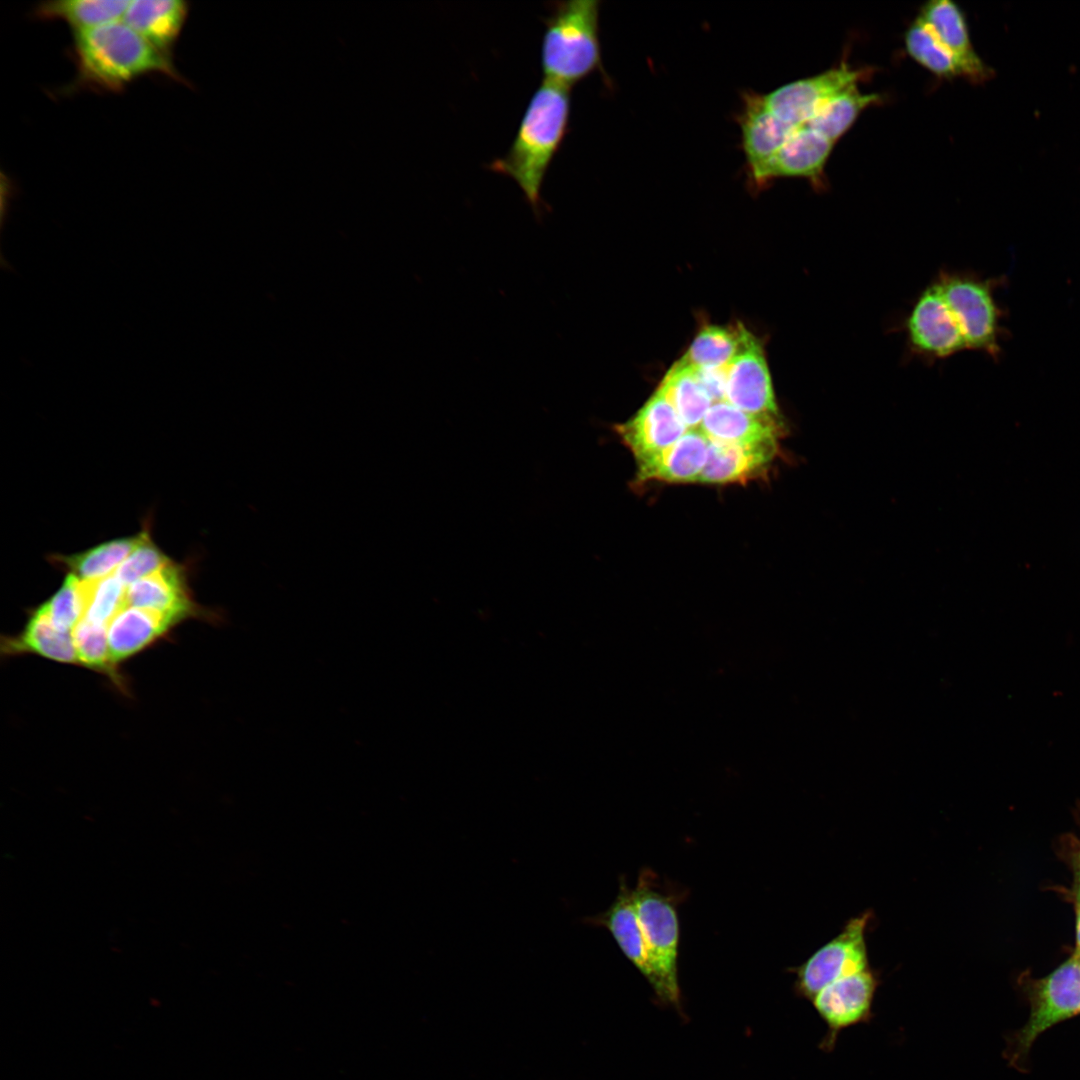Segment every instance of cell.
Segmentation results:
<instances>
[{"label": "cell", "mask_w": 1080, "mask_h": 1080, "mask_svg": "<svg viewBox=\"0 0 1080 1080\" xmlns=\"http://www.w3.org/2000/svg\"><path fill=\"white\" fill-rule=\"evenodd\" d=\"M678 894L665 888L646 869L631 889L620 879L615 900L605 911L583 918V923L607 929L624 955L652 986L657 998L680 1004L677 979L679 921Z\"/></svg>", "instance_id": "obj_1"}, {"label": "cell", "mask_w": 1080, "mask_h": 1080, "mask_svg": "<svg viewBox=\"0 0 1080 1080\" xmlns=\"http://www.w3.org/2000/svg\"><path fill=\"white\" fill-rule=\"evenodd\" d=\"M570 114V88L543 80L524 111L507 153L488 166L518 184L538 221L545 211H550L541 198V186L568 133Z\"/></svg>", "instance_id": "obj_2"}, {"label": "cell", "mask_w": 1080, "mask_h": 1080, "mask_svg": "<svg viewBox=\"0 0 1080 1080\" xmlns=\"http://www.w3.org/2000/svg\"><path fill=\"white\" fill-rule=\"evenodd\" d=\"M75 85L102 91H120L148 74L183 78L173 61L163 56L123 20L74 33Z\"/></svg>", "instance_id": "obj_3"}, {"label": "cell", "mask_w": 1080, "mask_h": 1080, "mask_svg": "<svg viewBox=\"0 0 1080 1080\" xmlns=\"http://www.w3.org/2000/svg\"><path fill=\"white\" fill-rule=\"evenodd\" d=\"M598 0L551 3L543 20L540 61L543 80L567 88L596 71L603 72Z\"/></svg>", "instance_id": "obj_4"}, {"label": "cell", "mask_w": 1080, "mask_h": 1080, "mask_svg": "<svg viewBox=\"0 0 1080 1080\" xmlns=\"http://www.w3.org/2000/svg\"><path fill=\"white\" fill-rule=\"evenodd\" d=\"M872 915L865 911L850 918L834 938L793 969L794 989L800 997L811 1001L837 979L871 968L866 932Z\"/></svg>", "instance_id": "obj_5"}, {"label": "cell", "mask_w": 1080, "mask_h": 1080, "mask_svg": "<svg viewBox=\"0 0 1080 1080\" xmlns=\"http://www.w3.org/2000/svg\"><path fill=\"white\" fill-rule=\"evenodd\" d=\"M1031 1012L1016 1033L1012 1058L1017 1061L1035 1039L1053 1025L1080 1014V960L1072 956L1029 990Z\"/></svg>", "instance_id": "obj_6"}, {"label": "cell", "mask_w": 1080, "mask_h": 1080, "mask_svg": "<svg viewBox=\"0 0 1080 1080\" xmlns=\"http://www.w3.org/2000/svg\"><path fill=\"white\" fill-rule=\"evenodd\" d=\"M862 78L863 71L843 63L760 94V99L769 112L797 128L808 122L831 98L857 85Z\"/></svg>", "instance_id": "obj_7"}, {"label": "cell", "mask_w": 1080, "mask_h": 1080, "mask_svg": "<svg viewBox=\"0 0 1080 1080\" xmlns=\"http://www.w3.org/2000/svg\"><path fill=\"white\" fill-rule=\"evenodd\" d=\"M935 281L960 326L967 348L997 353V310L990 287L971 277L947 272Z\"/></svg>", "instance_id": "obj_8"}, {"label": "cell", "mask_w": 1080, "mask_h": 1080, "mask_svg": "<svg viewBox=\"0 0 1080 1080\" xmlns=\"http://www.w3.org/2000/svg\"><path fill=\"white\" fill-rule=\"evenodd\" d=\"M879 984V974L869 968L837 979L811 1000L827 1027L824 1050L833 1048L839 1032L870 1020Z\"/></svg>", "instance_id": "obj_9"}, {"label": "cell", "mask_w": 1080, "mask_h": 1080, "mask_svg": "<svg viewBox=\"0 0 1080 1080\" xmlns=\"http://www.w3.org/2000/svg\"><path fill=\"white\" fill-rule=\"evenodd\" d=\"M906 331L912 349L930 358H946L968 349L936 281L915 302L906 321Z\"/></svg>", "instance_id": "obj_10"}, {"label": "cell", "mask_w": 1080, "mask_h": 1080, "mask_svg": "<svg viewBox=\"0 0 1080 1080\" xmlns=\"http://www.w3.org/2000/svg\"><path fill=\"white\" fill-rule=\"evenodd\" d=\"M834 143L806 125L797 127L784 145L766 162L746 172L756 190L779 178H804L820 184Z\"/></svg>", "instance_id": "obj_11"}, {"label": "cell", "mask_w": 1080, "mask_h": 1080, "mask_svg": "<svg viewBox=\"0 0 1080 1080\" xmlns=\"http://www.w3.org/2000/svg\"><path fill=\"white\" fill-rule=\"evenodd\" d=\"M724 402L748 413L780 415L762 346L751 333L725 365Z\"/></svg>", "instance_id": "obj_12"}, {"label": "cell", "mask_w": 1080, "mask_h": 1080, "mask_svg": "<svg viewBox=\"0 0 1080 1080\" xmlns=\"http://www.w3.org/2000/svg\"><path fill=\"white\" fill-rule=\"evenodd\" d=\"M126 606L158 612L175 624L187 617L208 616L192 599L182 567L172 561L126 587Z\"/></svg>", "instance_id": "obj_13"}, {"label": "cell", "mask_w": 1080, "mask_h": 1080, "mask_svg": "<svg viewBox=\"0 0 1080 1080\" xmlns=\"http://www.w3.org/2000/svg\"><path fill=\"white\" fill-rule=\"evenodd\" d=\"M688 427L671 405L657 392L614 431L636 461L658 452L681 438Z\"/></svg>", "instance_id": "obj_14"}, {"label": "cell", "mask_w": 1080, "mask_h": 1080, "mask_svg": "<svg viewBox=\"0 0 1080 1080\" xmlns=\"http://www.w3.org/2000/svg\"><path fill=\"white\" fill-rule=\"evenodd\" d=\"M709 439L699 429L688 431L670 446L637 460L635 481L698 482L706 464Z\"/></svg>", "instance_id": "obj_15"}, {"label": "cell", "mask_w": 1080, "mask_h": 1080, "mask_svg": "<svg viewBox=\"0 0 1080 1080\" xmlns=\"http://www.w3.org/2000/svg\"><path fill=\"white\" fill-rule=\"evenodd\" d=\"M708 457L698 482L744 484L767 473L779 443H726L709 441Z\"/></svg>", "instance_id": "obj_16"}, {"label": "cell", "mask_w": 1080, "mask_h": 1080, "mask_svg": "<svg viewBox=\"0 0 1080 1080\" xmlns=\"http://www.w3.org/2000/svg\"><path fill=\"white\" fill-rule=\"evenodd\" d=\"M699 429L709 439L726 443H779L785 435L781 415L754 414L726 402L711 405Z\"/></svg>", "instance_id": "obj_17"}, {"label": "cell", "mask_w": 1080, "mask_h": 1080, "mask_svg": "<svg viewBox=\"0 0 1080 1080\" xmlns=\"http://www.w3.org/2000/svg\"><path fill=\"white\" fill-rule=\"evenodd\" d=\"M188 12V3L182 0H135L130 1L122 20L172 60Z\"/></svg>", "instance_id": "obj_18"}, {"label": "cell", "mask_w": 1080, "mask_h": 1080, "mask_svg": "<svg viewBox=\"0 0 1080 1080\" xmlns=\"http://www.w3.org/2000/svg\"><path fill=\"white\" fill-rule=\"evenodd\" d=\"M917 18L956 57L964 77L983 80L989 74L973 49L965 16L956 3L949 0L930 1L920 9Z\"/></svg>", "instance_id": "obj_19"}, {"label": "cell", "mask_w": 1080, "mask_h": 1080, "mask_svg": "<svg viewBox=\"0 0 1080 1080\" xmlns=\"http://www.w3.org/2000/svg\"><path fill=\"white\" fill-rule=\"evenodd\" d=\"M174 625L158 612L125 606L108 623L109 649L114 664L150 646Z\"/></svg>", "instance_id": "obj_20"}, {"label": "cell", "mask_w": 1080, "mask_h": 1080, "mask_svg": "<svg viewBox=\"0 0 1080 1080\" xmlns=\"http://www.w3.org/2000/svg\"><path fill=\"white\" fill-rule=\"evenodd\" d=\"M5 655L32 653L60 663H78L72 632L57 629L43 606L31 611L24 630L1 640Z\"/></svg>", "instance_id": "obj_21"}, {"label": "cell", "mask_w": 1080, "mask_h": 1080, "mask_svg": "<svg viewBox=\"0 0 1080 1080\" xmlns=\"http://www.w3.org/2000/svg\"><path fill=\"white\" fill-rule=\"evenodd\" d=\"M656 392L671 405L688 429L699 428L713 404L696 380L691 366L680 360L669 369Z\"/></svg>", "instance_id": "obj_22"}, {"label": "cell", "mask_w": 1080, "mask_h": 1080, "mask_svg": "<svg viewBox=\"0 0 1080 1080\" xmlns=\"http://www.w3.org/2000/svg\"><path fill=\"white\" fill-rule=\"evenodd\" d=\"M129 3L126 0L46 1L35 7L33 15L42 20H63L75 33L120 20Z\"/></svg>", "instance_id": "obj_23"}, {"label": "cell", "mask_w": 1080, "mask_h": 1080, "mask_svg": "<svg viewBox=\"0 0 1080 1080\" xmlns=\"http://www.w3.org/2000/svg\"><path fill=\"white\" fill-rule=\"evenodd\" d=\"M143 535L144 531L134 537L111 540L78 554L54 555L51 561L82 581L102 579L115 573L140 544Z\"/></svg>", "instance_id": "obj_24"}, {"label": "cell", "mask_w": 1080, "mask_h": 1080, "mask_svg": "<svg viewBox=\"0 0 1080 1080\" xmlns=\"http://www.w3.org/2000/svg\"><path fill=\"white\" fill-rule=\"evenodd\" d=\"M880 99V95L863 93L853 85L826 102L804 125L835 144L859 115Z\"/></svg>", "instance_id": "obj_25"}, {"label": "cell", "mask_w": 1080, "mask_h": 1080, "mask_svg": "<svg viewBox=\"0 0 1080 1080\" xmlns=\"http://www.w3.org/2000/svg\"><path fill=\"white\" fill-rule=\"evenodd\" d=\"M749 334L741 325L734 328L707 326L698 333L680 361L696 368L725 366L736 356Z\"/></svg>", "instance_id": "obj_26"}, {"label": "cell", "mask_w": 1080, "mask_h": 1080, "mask_svg": "<svg viewBox=\"0 0 1080 1080\" xmlns=\"http://www.w3.org/2000/svg\"><path fill=\"white\" fill-rule=\"evenodd\" d=\"M904 42L910 57L934 75L946 79L964 77L956 57L920 19L917 18L908 27Z\"/></svg>", "instance_id": "obj_27"}, {"label": "cell", "mask_w": 1080, "mask_h": 1080, "mask_svg": "<svg viewBox=\"0 0 1080 1080\" xmlns=\"http://www.w3.org/2000/svg\"><path fill=\"white\" fill-rule=\"evenodd\" d=\"M78 663L107 674L115 684L122 687L111 658L108 642V625L83 618L72 631Z\"/></svg>", "instance_id": "obj_28"}, {"label": "cell", "mask_w": 1080, "mask_h": 1080, "mask_svg": "<svg viewBox=\"0 0 1080 1080\" xmlns=\"http://www.w3.org/2000/svg\"><path fill=\"white\" fill-rule=\"evenodd\" d=\"M85 591L84 618L105 624L126 606V586L115 573L94 581H83Z\"/></svg>", "instance_id": "obj_29"}, {"label": "cell", "mask_w": 1080, "mask_h": 1080, "mask_svg": "<svg viewBox=\"0 0 1080 1080\" xmlns=\"http://www.w3.org/2000/svg\"><path fill=\"white\" fill-rule=\"evenodd\" d=\"M42 606L57 629L72 632L84 618L85 591L83 581L72 574H68L59 590Z\"/></svg>", "instance_id": "obj_30"}, {"label": "cell", "mask_w": 1080, "mask_h": 1080, "mask_svg": "<svg viewBox=\"0 0 1080 1080\" xmlns=\"http://www.w3.org/2000/svg\"><path fill=\"white\" fill-rule=\"evenodd\" d=\"M143 531L144 535L140 544L115 571V575L126 587L171 562L152 541L148 529Z\"/></svg>", "instance_id": "obj_31"}, {"label": "cell", "mask_w": 1080, "mask_h": 1080, "mask_svg": "<svg viewBox=\"0 0 1080 1080\" xmlns=\"http://www.w3.org/2000/svg\"><path fill=\"white\" fill-rule=\"evenodd\" d=\"M693 374L712 403L724 402L725 366L715 368L692 367Z\"/></svg>", "instance_id": "obj_32"}, {"label": "cell", "mask_w": 1080, "mask_h": 1080, "mask_svg": "<svg viewBox=\"0 0 1080 1080\" xmlns=\"http://www.w3.org/2000/svg\"><path fill=\"white\" fill-rule=\"evenodd\" d=\"M1077 947L1076 952H1080V886L1077 888Z\"/></svg>", "instance_id": "obj_33"}, {"label": "cell", "mask_w": 1080, "mask_h": 1080, "mask_svg": "<svg viewBox=\"0 0 1080 1080\" xmlns=\"http://www.w3.org/2000/svg\"><path fill=\"white\" fill-rule=\"evenodd\" d=\"M1073 955L1076 956L1080 960V952L1075 951V953Z\"/></svg>", "instance_id": "obj_34"}, {"label": "cell", "mask_w": 1080, "mask_h": 1080, "mask_svg": "<svg viewBox=\"0 0 1080 1080\" xmlns=\"http://www.w3.org/2000/svg\"><path fill=\"white\" fill-rule=\"evenodd\" d=\"M1078 874H1080V855H1079V862H1078Z\"/></svg>", "instance_id": "obj_35"}, {"label": "cell", "mask_w": 1080, "mask_h": 1080, "mask_svg": "<svg viewBox=\"0 0 1080 1080\" xmlns=\"http://www.w3.org/2000/svg\"><path fill=\"white\" fill-rule=\"evenodd\" d=\"M1078 886H1080V874H1078Z\"/></svg>", "instance_id": "obj_36"}]
</instances>
